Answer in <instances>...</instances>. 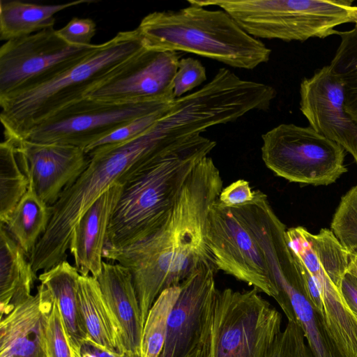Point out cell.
Segmentation results:
<instances>
[{"mask_svg":"<svg viewBox=\"0 0 357 357\" xmlns=\"http://www.w3.org/2000/svg\"><path fill=\"white\" fill-rule=\"evenodd\" d=\"M222 186L220 170L211 158L204 157L158 229L123 247H105L103 258L116 261L130 273L144 323L165 289L179 285L202 264L214 266L206 242L207 224Z\"/></svg>","mask_w":357,"mask_h":357,"instance_id":"cell-1","label":"cell"},{"mask_svg":"<svg viewBox=\"0 0 357 357\" xmlns=\"http://www.w3.org/2000/svg\"><path fill=\"white\" fill-rule=\"evenodd\" d=\"M175 142L158 123L139 137L93 149L87 168L51 206L52 216L29 261L33 271H47L66 260L74 228L89 207L111 186L125 183L139 169L165 156Z\"/></svg>","mask_w":357,"mask_h":357,"instance_id":"cell-2","label":"cell"},{"mask_svg":"<svg viewBox=\"0 0 357 357\" xmlns=\"http://www.w3.org/2000/svg\"><path fill=\"white\" fill-rule=\"evenodd\" d=\"M216 142L201 134L139 169L124 183L109 225L105 246L123 247L158 229L168 217L186 180Z\"/></svg>","mask_w":357,"mask_h":357,"instance_id":"cell-3","label":"cell"},{"mask_svg":"<svg viewBox=\"0 0 357 357\" xmlns=\"http://www.w3.org/2000/svg\"><path fill=\"white\" fill-rule=\"evenodd\" d=\"M137 29L146 47L193 53L234 68L254 69L268 62L271 54L223 10L193 3L176 11L151 13Z\"/></svg>","mask_w":357,"mask_h":357,"instance_id":"cell-4","label":"cell"},{"mask_svg":"<svg viewBox=\"0 0 357 357\" xmlns=\"http://www.w3.org/2000/svg\"><path fill=\"white\" fill-rule=\"evenodd\" d=\"M144 47L137 29L120 31L51 80L0 98V120L5 138L22 139L36 125L84 98L88 91Z\"/></svg>","mask_w":357,"mask_h":357,"instance_id":"cell-5","label":"cell"},{"mask_svg":"<svg viewBox=\"0 0 357 357\" xmlns=\"http://www.w3.org/2000/svg\"><path fill=\"white\" fill-rule=\"evenodd\" d=\"M217 6L248 34L259 38L305 41L335 34L337 26L352 22L349 0H190Z\"/></svg>","mask_w":357,"mask_h":357,"instance_id":"cell-6","label":"cell"},{"mask_svg":"<svg viewBox=\"0 0 357 357\" xmlns=\"http://www.w3.org/2000/svg\"><path fill=\"white\" fill-rule=\"evenodd\" d=\"M281 323L257 288L218 289L204 357H266Z\"/></svg>","mask_w":357,"mask_h":357,"instance_id":"cell-7","label":"cell"},{"mask_svg":"<svg viewBox=\"0 0 357 357\" xmlns=\"http://www.w3.org/2000/svg\"><path fill=\"white\" fill-rule=\"evenodd\" d=\"M261 138L265 165L290 182L328 185L347 171L345 150L311 127L282 123Z\"/></svg>","mask_w":357,"mask_h":357,"instance_id":"cell-8","label":"cell"},{"mask_svg":"<svg viewBox=\"0 0 357 357\" xmlns=\"http://www.w3.org/2000/svg\"><path fill=\"white\" fill-rule=\"evenodd\" d=\"M174 100L112 102L84 97L36 125L22 139L85 150L132 120L163 109Z\"/></svg>","mask_w":357,"mask_h":357,"instance_id":"cell-9","label":"cell"},{"mask_svg":"<svg viewBox=\"0 0 357 357\" xmlns=\"http://www.w3.org/2000/svg\"><path fill=\"white\" fill-rule=\"evenodd\" d=\"M98 45H70L54 28L6 41L0 48V98L51 80L82 61Z\"/></svg>","mask_w":357,"mask_h":357,"instance_id":"cell-10","label":"cell"},{"mask_svg":"<svg viewBox=\"0 0 357 357\" xmlns=\"http://www.w3.org/2000/svg\"><path fill=\"white\" fill-rule=\"evenodd\" d=\"M206 242L217 271L276 298L278 291L259 243L238 213L218 199L209 212Z\"/></svg>","mask_w":357,"mask_h":357,"instance_id":"cell-11","label":"cell"},{"mask_svg":"<svg viewBox=\"0 0 357 357\" xmlns=\"http://www.w3.org/2000/svg\"><path fill=\"white\" fill-rule=\"evenodd\" d=\"M215 267L202 264L180 283L159 357H204L218 289Z\"/></svg>","mask_w":357,"mask_h":357,"instance_id":"cell-12","label":"cell"},{"mask_svg":"<svg viewBox=\"0 0 357 357\" xmlns=\"http://www.w3.org/2000/svg\"><path fill=\"white\" fill-rule=\"evenodd\" d=\"M179 52L146 47L128 58L84 97L112 102L172 101Z\"/></svg>","mask_w":357,"mask_h":357,"instance_id":"cell-13","label":"cell"},{"mask_svg":"<svg viewBox=\"0 0 357 357\" xmlns=\"http://www.w3.org/2000/svg\"><path fill=\"white\" fill-rule=\"evenodd\" d=\"M10 139L14 143L19 164L29 184L50 206L77 181L91 160L89 154L77 146Z\"/></svg>","mask_w":357,"mask_h":357,"instance_id":"cell-14","label":"cell"},{"mask_svg":"<svg viewBox=\"0 0 357 357\" xmlns=\"http://www.w3.org/2000/svg\"><path fill=\"white\" fill-rule=\"evenodd\" d=\"M300 95V109L310 127L351 153L357 164V123L345 112L343 84L330 66L303 79Z\"/></svg>","mask_w":357,"mask_h":357,"instance_id":"cell-15","label":"cell"},{"mask_svg":"<svg viewBox=\"0 0 357 357\" xmlns=\"http://www.w3.org/2000/svg\"><path fill=\"white\" fill-rule=\"evenodd\" d=\"M53 297L43 284L1 317L0 357H47L46 327Z\"/></svg>","mask_w":357,"mask_h":357,"instance_id":"cell-16","label":"cell"},{"mask_svg":"<svg viewBox=\"0 0 357 357\" xmlns=\"http://www.w3.org/2000/svg\"><path fill=\"white\" fill-rule=\"evenodd\" d=\"M123 185L116 183L111 186L84 213L73 229L69 250L81 275L97 278L102 271L107 231Z\"/></svg>","mask_w":357,"mask_h":357,"instance_id":"cell-17","label":"cell"},{"mask_svg":"<svg viewBox=\"0 0 357 357\" xmlns=\"http://www.w3.org/2000/svg\"><path fill=\"white\" fill-rule=\"evenodd\" d=\"M96 279L120 326L125 351L141 355L144 323L130 273L119 264L103 261Z\"/></svg>","mask_w":357,"mask_h":357,"instance_id":"cell-18","label":"cell"},{"mask_svg":"<svg viewBox=\"0 0 357 357\" xmlns=\"http://www.w3.org/2000/svg\"><path fill=\"white\" fill-rule=\"evenodd\" d=\"M80 274L75 266L63 260L39 275L38 280L58 304L73 353L80 355L82 345L89 341L78 297Z\"/></svg>","mask_w":357,"mask_h":357,"instance_id":"cell-19","label":"cell"},{"mask_svg":"<svg viewBox=\"0 0 357 357\" xmlns=\"http://www.w3.org/2000/svg\"><path fill=\"white\" fill-rule=\"evenodd\" d=\"M28 255L8 231L0 226V318L31 296L36 273Z\"/></svg>","mask_w":357,"mask_h":357,"instance_id":"cell-20","label":"cell"},{"mask_svg":"<svg viewBox=\"0 0 357 357\" xmlns=\"http://www.w3.org/2000/svg\"><path fill=\"white\" fill-rule=\"evenodd\" d=\"M78 297L89 341L112 353L125 352L120 326L102 295L98 280L91 275H80Z\"/></svg>","mask_w":357,"mask_h":357,"instance_id":"cell-21","label":"cell"},{"mask_svg":"<svg viewBox=\"0 0 357 357\" xmlns=\"http://www.w3.org/2000/svg\"><path fill=\"white\" fill-rule=\"evenodd\" d=\"M95 2L96 0H77L62 4L40 5L1 0L0 39L8 41L53 28L56 13L72 6Z\"/></svg>","mask_w":357,"mask_h":357,"instance_id":"cell-22","label":"cell"},{"mask_svg":"<svg viewBox=\"0 0 357 357\" xmlns=\"http://www.w3.org/2000/svg\"><path fill=\"white\" fill-rule=\"evenodd\" d=\"M51 216V206L39 197L29 184L26 192L3 225L29 259L46 231Z\"/></svg>","mask_w":357,"mask_h":357,"instance_id":"cell-23","label":"cell"},{"mask_svg":"<svg viewBox=\"0 0 357 357\" xmlns=\"http://www.w3.org/2000/svg\"><path fill=\"white\" fill-rule=\"evenodd\" d=\"M29 185L22 169L13 141L6 139L0 144V221L4 224L26 192Z\"/></svg>","mask_w":357,"mask_h":357,"instance_id":"cell-24","label":"cell"},{"mask_svg":"<svg viewBox=\"0 0 357 357\" xmlns=\"http://www.w3.org/2000/svg\"><path fill=\"white\" fill-rule=\"evenodd\" d=\"M335 34L341 41L329 66L343 84L345 112L357 123V24Z\"/></svg>","mask_w":357,"mask_h":357,"instance_id":"cell-25","label":"cell"},{"mask_svg":"<svg viewBox=\"0 0 357 357\" xmlns=\"http://www.w3.org/2000/svg\"><path fill=\"white\" fill-rule=\"evenodd\" d=\"M180 291V285L165 289L149 310L142 333V357H159L160 355L166 339L169 315Z\"/></svg>","mask_w":357,"mask_h":357,"instance_id":"cell-26","label":"cell"},{"mask_svg":"<svg viewBox=\"0 0 357 357\" xmlns=\"http://www.w3.org/2000/svg\"><path fill=\"white\" fill-rule=\"evenodd\" d=\"M307 237L320 267L340 289L341 280L349 269L350 251L328 229H321L317 234L307 231Z\"/></svg>","mask_w":357,"mask_h":357,"instance_id":"cell-27","label":"cell"},{"mask_svg":"<svg viewBox=\"0 0 357 357\" xmlns=\"http://www.w3.org/2000/svg\"><path fill=\"white\" fill-rule=\"evenodd\" d=\"M331 229L347 250L357 249V184L342 197Z\"/></svg>","mask_w":357,"mask_h":357,"instance_id":"cell-28","label":"cell"},{"mask_svg":"<svg viewBox=\"0 0 357 357\" xmlns=\"http://www.w3.org/2000/svg\"><path fill=\"white\" fill-rule=\"evenodd\" d=\"M301 327L288 321L283 331L275 338L266 357H314L305 341Z\"/></svg>","mask_w":357,"mask_h":357,"instance_id":"cell-29","label":"cell"},{"mask_svg":"<svg viewBox=\"0 0 357 357\" xmlns=\"http://www.w3.org/2000/svg\"><path fill=\"white\" fill-rule=\"evenodd\" d=\"M170 104L163 109L145 114L132 120L109 135L103 137L102 139L98 140L96 143L89 146L84 150L85 152L88 153L89 151L98 147L121 144L139 137V135L146 132L155 123V122L160 118V116L169 107Z\"/></svg>","mask_w":357,"mask_h":357,"instance_id":"cell-30","label":"cell"},{"mask_svg":"<svg viewBox=\"0 0 357 357\" xmlns=\"http://www.w3.org/2000/svg\"><path fill=\"white\" fill-rule=\"evenodd\" d=\"M53 300L46 327L47 357H74L58 304Z\"/></svg>","mask_w":357,"mask_h":357,"instance_id":"cell-31","label":"cell"},{"mask_svg":"<svg viewBox=\"0 0 357 357\" xmlns=\"http://www.w3.org/2000/svg\"><path fill=\"white\" fill-rule=\"evenodd\" d=\"M206 80V68L199 60L192 57L181 59L173 80L174 98L185 96Z\"/></svg>","mask_w":357,"mask_h":357,"instance_id":"cell-32","label":"cell"},{"mask_svg":"<svg viewBox=\"0 0 357 357\" xmlns=\"http://www.w3.org/2000/svg\"><path fill=\"white\" fill-rule=\"evenodd\" d=\"M96 32V24L91 18H72L66 25L56 30L66 43L75 46H88Z\"/></svg>","mask_w":357,"mask_h":357,"instance_id":"cell-33","label":"cell"},{"mask_svg":"<svg viewBox=\"0 0 357 357\" xmlns=\"http://www.w3.org/2000/svg\"><path fill=\"white\" fill-rule=\"evenodd\" d=\"M256 197V190H252L250 183L238 179L222 188L218 198L224 206L236 208L252 203Z\"/></svg>","mask_w":357,"mask_h":357,"instance_id":"cell-34","label":"cell"},{"mask_svg":"<svg viewBox=\"0 0 357 357\" xmlns=\"http://www.w3.org/2000/svg\"><path fill=\"white\" fill-rule=\"evenodd\" d=\"M342 298L353 314L357 317V275L347 271L340 284Z\"/></svg>","mask_w":357,"mask_h":357,"instance_id":"cell-35","label":"cell"},{"mask_svg":"<svg viewBox=\"0 0 357 357\" xmlns=\"http://www.w3.org/2000/svg\"><path fill=\"white\" fill-rule=\"evenodd\" d=\"M297 259L299 264L301 271L303 275L305 289L308 294V296L312 303H313V305H314V307L319 310L320 313H321L324 315L322 298L317 281L313 277V275L301 262L298 257Z\"/></svg>","mask_w":357,"mask_h":357,"instance_id":"cell-36","label":"cell"},{"mask_svg":"<svg viewBox=\"0 0 357 357\" xmlns=\"http://www.w3.org/2000/svg\"><path fill=\"white\" fill-rule=\"evenodd\" d=\"M81 357H142L140 354L125 351L121 354L109 352L91 341L85 342L80 349Z\"/></svg>","mask_w":357,"mask_h":357,"instance_id":"cell-37","label":"cell"},{"mask_svg":"<svg viewBox=\"0 0 357 357\" xmlns=\"http://www.w3.org/2000/svg\"><path fill=\"white\" fill-rule=\"evenodd\" d=\"M350 264L348 271L357 275V249L350 251Z\"/></svg>","mask_w":357,"mask_h":357,"instance_id":"cell-38","label":"cell"},{"mask_svg":"<svg viewBox=\"0 0 357 357\" xmlns=\"http://www.w3.org/2000/svg\"><path fill=\"white\" fill-rule=\"evenodd\" d=\"M352 22H354L356 24H357V6L354 7Z\"/></svg>","mask_w":357,"mask_h":357,"instance_id":"cell-39","label":"cell"},{"mask_svg":"<svg viewBox=\"0 0 357 357\" xmlns=\"http://www.w3.org/2000/svg\"><path fill=\"white\" fill-rule=\"evenodd\" d=\"M74 354V353H73ZM74 357H81L80 355H77L76 354H74Z\"/></svg>","mask_w":357,"mask_h":357,"instance_id":"cell-40","label":"cell"}]
</instances>
